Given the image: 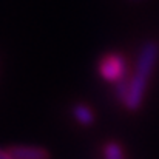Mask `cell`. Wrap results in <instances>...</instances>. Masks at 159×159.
I'll use <instances>...</instances> for the list:
<instances>
[{
  "label": "cell",
  "instance_id": "cell-1",
  "mask_svg": "<svg viewBox=\"0 0 159 159\" xmlns=\"http://www.w3.org/2000/svg\"><path fill=\"white\" fill-rule=\"evenodd\" d=\"M159 57V45L155 40H148L141 48V53L138 56L136 66L133 71V77L130 79V90L125 101V107L131 111L139 110L144 101V94L147 90V84L150 80V76L156 66Z\"/></svg>",
  "mask_w": 159,
  "mask_h": 159
},
{
  "label": "cell",
  "instance_id": "cell-2",
  "mask_svg": "<svg viewBox=\"0 0 159 159\" xmlns=\"http://www.w3.org/2000/svg\"><path fill=\"white\" fill-rule=\"evenodd\" d=\"M125 59L120 54L111 53L107 54L99 62V74L107 82H119L125 77Z\"/></svg>",
  "mask_w": 159,
  "mask_h": 159
},
{
  "label": "cell",
  "instance_id": "cell-3",
  "mask_svg": "<svg viewBox=\"0 0 159 159\" xmlns=\"http://www.w3.org/2000/svg\"><path fill=\"white\" fill-rule=\"evenodd\" d=\"M8 152L14 159H50V153L45 148L34 145H12Z\"/></svg>",
  "mask_w": 159,
  "mask_h": 159
},
{
  "label": "cell",
  "instance_id": "cell-4",
  "mask_svg": "<svg viewBox=\"0 0 159 159\" xmlns=\"http://www.w3.org/2000/svg\"><path fill=\"white\" fill-rule=\"evenodd\" d=\"M73 114L77 119V122L82 124V125H91L93 120H94L93 111L87 105H82V104H79V105H76L73 108Z\"/></svg>",
  "mask_w": 159,
  "mask_h": 159
},
{
  "label": "cell",
  "instance_id": "cell-5",
  "mask_svg": "<svg viewBox=\"0 0 159 159\" xmlns=\"http://www.w3.org/2000/svg\"><path fill=\"white\" fill-rule=\"evenodd\" d=\"M104 153H105V159H124L122 147L117 142H108L104 148Z\"/></svg>",
  "mask_w": 159,
  "mask_h": 159
},
{
  "label": "cell",
  "instance_id": "cell-6",
  "mask_svg": "<svg viewBox=\"0 0 159 159\" xmlns=\"http://www.w3.org/2000/svg\"><path fill=\"white\" fill-rule=\"evenodd\" d=\"M0 159H14L11 156V153L9 152H5V150H2L0 148Z\"/></svg>",
  "mask_w": 159,
  "mask_h": 159
}]
</instances>
